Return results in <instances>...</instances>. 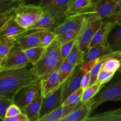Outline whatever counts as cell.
I'll return each mask as SVG.
<instances>
[{
    "mask_svg": "<svg viewBox=\"0 0 121 121\" xmlns=\"http://www.w3.org/2000/svg\"><path fill=\"white\" fill-rule=\"evenodd\" d=\"M76 67L70 63L66 59L62 60L58 69L61 83H63L72 74L75 70Z\"/></svg>",
    "mask_w": 121,
    "mask_h": 121,
    "instance_id": "28",
    "label": "cell"
},
{
    "mask_svg": "<svg viewBox=\"0 0 121 121\" xmlns=\"http://www.w3.org/2000/svg\"><path fill=\"white\" fill-rule=\"evenodd\" d=\"M118 2L119 0H92V5L83 15L111 20L117 13Z\"/></svg>",
    "mask_w": 121,
    "mask_h": 121,
    "instance_id": "5",
    "label": "cell"
},
{
    "mask_svg": "<svg viewBox=\"0 0 121 121\" xmlns=\"http://www.w3.org/2000/svg\"><path fill=\"white\" fill-rule=\"evenodd\" d=\"M14 103V100L8 98L0 96V119L4 121L7 108L11 104Z\"/></svg>",
    "mask_w": 121,
    "mask_h": 121,
    "instance_id": "33",
    "label": "cell"
},
{
    "mask_svg": "<svg viewBox=\"0 0 121 121\" xmlns=\"http://www.w3.org/2000/svg\"><path fill=\"white\" fill-rule=\"evenodd\" d=\"M77 37L73 39V40H70V41H68V42H66L65 43L61 44V55L63 60V59H65L67 57L68 54H69L70 51L72 50V49L73 47V46H74V44L76 42Z\"/></svg>",
    "mask_w": 121,
    "mask_h": 121,
    "instance_id": "36",
    "label": "cell"
},
{
    "mask_svg": "<svg viewBox=\"0 0 121 121\" xmlns=\"http://www.w3.org/2000/svg\"><path fill=\"white\" fill-rule=\"evenodd\" d=\"M92 4V0H70L67 17L83 15Z\"/></svg>",
    "mask_w": 121,
    "mask_h": 121,
    "instance_id": "21",
    "label": "cell"
},
{
    "mask_svg": "<svg viewBox=\"0 0 121 121\" xmlns=\"http://www.w3.org/2000/svg\"><path fill=\"white\" fill-rule=\"evenodd\" d=\"M85 20V16L83 15L67 17V18L62 22L54 27L52 31L54 32L56 36L69 31H80Z\"/></svg>",
    "mask_w": 121,
    "mask_h": 121,
    "instance_id": "12",
    "label": "cell"
},
{
    "mask_svg": "<svg viewBox=\"0 0 121 121\" xmlns=\"http://www.w3.org/2000/svg\"><path fill=\"white\" fill-rule=\"evenodd\" d=\"M98 59H95V60H90V61H87V62L84 63L83 65H81V69L82 70V71L85 74L87 73V72H89L92 70L93 66L96 65V63L98 61Z\"/></svg>",
    "mask_w": 121,
    "mask_h": 121,
    "instance_id": "40",
    "label": "cell"
},
{
    "mask_svg": "<svg viewBox=\"0 0 121 121\" xmlns=\"http://www.w3.org/2000/svg\"><path fill=\"white\" fill-rule=\"evenodd\" d=\"M79 31H69L66 32L63 34L57 35L56 38L59 40V42L61 44H63L65 43L68 42V41L76 38L79 34Z\"/></svg>",
    "mask_w": 121,
    "mask_h": 121,
    "instance_id": "35",
    "label": "cell"
},
{
    "mask_svg": "<svg viewBox=\"0 0 121 121\" xmlns=\"http://www.w3.org/2000/svg\"><path fill=\"white\" fill-rule=\"evenodd\" d=\"M70 0H40L39 5L44 11L48 12L59 25L67 18Z\"/></svg>",
    "mask_w": 121,
    "mask_h": 121,
    "instance_id": "7",
    "label": "cell"
},
{
    "mask_svg": "<svg viewBox=\"0 0 121 121\" xmlns=\"http://www.w3.org/2000/svg\"><path fill=\"white\" fill-rule=\"evenodd\" d=\"M81 103L80 97L70 104L67 105H61L50 113L40 118L38 121H60L61 118L68 115Z\"/></svg>",
    "mask_w": 121,
    "mask_h": 121,
    "instance_id": "15",
    "label": "cell"
},
{
    "mask_svg": "<svg viewBox=\"0 0 121 121\" xmlns=\"http://www.w3.org/2000/svg\"><path fill=\"white\" fill-rule=\"evenodd\" d=\"M40 39L44 47L47 48L56 38V35L50 30H34Z\"/></svg>",
    "mask_w": 121,
    "mask_h": 121,
    "instance_id": "29",
    "label": "cell"
},
{
    "mask_svg": "<svg viewBox=\"0 0 121 121\" xmlns=\"http://www.w3.org/2000/svg\"><path fill=\"white\" fill-rule=\"evenodd\" d=\"M40 92V85L39 82L26 85L18 91L13 99L14 103L22 110Z\"/></svg>",
    "mask_w": 121,
    "mask_h": 121,
    "instance_id": "9",
    "label": "cell"
},
{
    "mask_svg": "<svg viewBox=\"0 0 121 121\" xmlns=\"http://www.w3.org/2000/svg\"><path fill=\"white\" fill-rule=\"evenodd\" d=\"M23 3L21 0H0V17L13 13L18 7Z\"/></svg>",
    "mask_w": 121,
    "mask_h": 121,
    "instance_id": "25",
    "label": "cell"
},
{
    "mask_svg": "<svg viewBox=\"0 0 121 121\" xmlns=\"http://www.w3.org/2000/svg\"><path fill=\"white\" fill-rule=\"evenodd\" d=\"M39 82L27 67L0 70V96L13 100L18 91L26 85Z\"/></svg>",
    "mask_w": 121,
    "mask_h": 121,
    "instance_id": "1",
    "label": "cell"
},
{
    "mask_svg": "<svg viewBox=\"0 0 121 121\" xmlns=\"http://www.w3.org/2000/svg\"><path fill=\"white\" fill-rule=\"evenodd\" d=\"M27 31L26 28L21 27L16 21L14 17V14L7 21L0 30V39L9 38L15 39L18 38Z\"/></svg>",
    "mask_w": 121,
    "mask_h": 121,
    "instance_id": "14",
    "label": "cell"
},
{
    "mask_svg": "<svg viewBox=\"0 0 121 121\" xmlns=\"http://www.w3.org/2000/svg\"><path fill=\"white\" fill-rule=\"evenodd\" d=\"M17 43L23 50L34 47H44L34 30H28L17 39Z\"/></svg>",
    "mask_w": 121,
    "mask_h": 121,
    "instance_id": "20",
    "label": "cell"
},
{
    "mask_svg": "<svg viewBox=\"0 0 121 121\" xmlns=\"http://www.w3.org/2000/svg\"><path fill=\"white\" fill-rule=\"evenodd\" d=\"M4 121H30L26 113L21 112L20 114L15 116V117L5 118Z\"/></svg>",
    "mask_w": 121,
    "mask_h": 121,
    "instance_id": "41",
    "label": "cell"
},
{
    "mask_svg": "<svg viewBox=\"0 0 121 121\" xmlns=\"http://www.w3.org/2000/svg\"><path fill=\"white\" fill-rule=\"evenodd\" d=\"M22 112V110L14 103L11 104L7 108L5 113V118L15 117Z\"/></svg>",
    "mask_w": 121,
    "mask_h": 121,
    "instance_id": "38",
    "label": "cell"
},
{
    "mask_svg": "<svg viewBox=\"0 0 121 121\" xmlns=\"http://www.w3.org/2000/svg\"><path fill=\"white\" fill-rule=\"evenodd\" d=\"M118 100H121V79L105 89L96 98H94L91 108V116L102 104L106 102Z\"/></svg>",
    "mask_w": 121,
    "mask_h": 121,
    "instance_id": "8",
    "label": "cell"
},
{
    "mask_svg": "<svg viewBox=\"0 0 121 121\" xmlns=\"http://www.w3.org/2000/svg\"><path fill=\"white\" fill-rule=\"evenodd\" d=\"M85 16V21L78 34L76 41L85 54L89 48L91 41L100 27L103 20L93 16Z\"/></svg>",
    "mask_w": 121,
    "mask_h": 121,
    "instance_id": "4",
    "label": "cell"
},
{
    "mask_svg": "<svg viewBox=\"0 0 121 121\" xmlns=\"http://www.w3.org/2000/svg\"><path fill=\"white\" fill-rule=\"evenodd\" d=\"M115 73L108 72L105 70L101 69L97 76L96 82L99 83L102 85H104L109 82L115 75Z\"/></svg>",
    "mask_w": 121,
    "mask_h": 121,
    "instance_id": "34",
    "label": "cell"
},
{
    "mask_svg": "<svg viewBox=\"0 0 121 121\" xmlns=\"http://www.w3.org/2000/svg\"><path fill=\"white\" fill-rule=\"evenodd\" d=\"M85 73L81 69V65L77 66L74 72L62 84V102L73 92L80 87L82 78Z\"/></svg>",
    "mask_w": 121,
    "mask_h": 121,
    "instance_id": "10",
    "label": "cell"
},
{
    "mask_svg": "<svg viewBox=\"0 0 121 121\" xmlns=\"http://www.w3.org/2000/svg\"><path fill=\"white\" fill-rule=\"evenodd\" d=\"M85 54V53L82 50L76 41L66 59L70 63L75 67H77L84 63Z\"/></svg>",
    "mask_w": 121,
    "mask_h": 121,
    "instance_id": "24",
    "label": "cell"
},
{
    "mask_svg": "<svg viewBox=\"0 0 121 121\" xmlns=\"http://www.w3.org/2000/svg\"><path fill=\"white\" fill-rule=\"evenodd\" d=\"M31 65H34L41 59L46 51L45 47H34L24 50Z\"/></svg>",
    "mask_w": 121,
    "mask_h": 121,
    "instance_id": "26",
    "label": "cell"
},
{
    "mask_svg": "<svg viewBox=\"0 0 121 121\" xmlns=\"http://www.w3.org/2000/svg\"><path fill=\"white\" fill-rule=\"evenodd\" d=\"M44 10L39 5L23 3L14 11L15 21L22 27L28 30L41 16Z\"/></svg>",
    "mask_w": 121,
    "mask_h": 121,
    "instance_id": "3",
    "label": "cell"
},
{
    "mask_svg": "<svg viewBox=\"0 0 121 121\" xmlns=\"http://www.w3.org/2000/svg\"><path fill=\"white\" fill-rule=\"evenodd\" d=\"M94 98L79 104L72 112L60 119V121H85L91 116V108Z\"/></svg>",
    "mask_w": 121,
    "mask_h": 121,
    "instance_id": "13",
    "label": "cell"
},
{
    "mask_svg": "<svg viewBox=\"0 0 121 121\" xmlns=\"http://www.w3.org/2000/svg\"><path fill=\"white\" fill-rule=\"evenodd\" d=\"M62 84L60 82L59 70H56L51 73L46 80L40 83V93L43 97L44 98L48 94L54 92Z\"/></svg>",
    "mask_w": 121,
    "mask_h": 121,
    "instance_id": "16",
    "label": "cell"
},
{
    "mask_svg": "<svg viewBox=\"0 0 121 121\" xmlns=\"http://www.w3.org/2000/svg\"><path fill=\"white\" fill-rule=\"evenodd\" d=\"M115 26V24L111 20H103L100 27L96 32L91 41L89 47L94 46L95 45L100 43L108 41L109 34Z\"/></svg>",
    "mask_w": 121,
    "mask_h": 121,
    "instance_id": "17",
    "label": "cell"
},
{
    "mask_svg": "<svg viewBox=\"0 0 121 121\" xmlns=\"http://www.w3.org/2000/svg\"><path fill=\"white\" fill-rule=\"evenodd\" d=\"M61 44L56 38L46 48L42 57L31 68L39 83L46 80L52 72L59 69L63 59L61 55Z\"/></svg>",
    "mask_w": 121,
    "mask_h": 121,
    "instance_id": "2",
    "label": "cell"
},
{
    "mask_svg": "<svg viewBox=\"0 0 121 121\" xmlns=\"http://www.w3.org/2000/svg\"><path fill=\"white\" fill-rule=\"evenodd\" d=\"M121 11V0H119L118 7H117V13H116V14H118V13H120Z\"/></svg>",
    "mask_w": 121,
    "mask_h": 121,
    "instance_id": "44",
    "label": "cell"
},
{
    "mask_svg": "<svg viewBox=\"0 0 121 121\" xmlns=\"http://www.w3.org/2000/svg\"><path fill=\"white\" fill-rule=\"evenodd\" d=\"M83 92V90L82 88L78 89L77 91H76L75 92H73L72 94L70 95L67 98H66V100L63 102V103L62 104V105H67L69 104H70L71 103L73 102L75 100H76L77 99H79V98H80L82 95Z\"/></svg>",
    "mask_w": 121,
    "mask_h": 121,
    "instance_id": "37",
    "label": "cell"
},
{
    "mask_svg": "<svg viewBox=\"0 0 121 121\" xmlns=\"http://www.w3.org/2000/svg\"><path fill=\"white\" fill-rule=\"evenodd\" d=\"M112 112L115 114L117 115H121V108L119 109H117L114 110V111H112Z\"/></svg>",
    "mask_w": 121,
    "mask_h": 121,
    "instance_id": "45",
    "label": "cell"
},
{
    "mask_svg": "<svg viewBox=\"0 0 121 121\" xmlns=\"http://www.w3.org/2000/svg\"><path fill=\"white\" fill-rule=\"evenodd\" d=\"M118 71H119V72H120L121 73V66L120 69H119V70H118Z\"/></svg>",
    "mask_w": 121,
    "mask_h": 121,
    "instance_id": "48",
    "label": "cell"
},
{
    "mask_svg": "<svg viewBox=\"0 0 121 121\" xmlns=\"http://www.w3.org/2000/svg\"><path fill=\"white\" fill-rule=\"evenodd\" d=\"M30 65H31V64L27 58L24 50L17 43L7 56L2 60L0 70L22 68L28 67Z\"/></svg>",
    "mask_w": 121,
    "mask_h": 121,
    "instance_id": "6",
    "label": "cell"
},
{
    "mask_svg": "<svg viewBox=\"0 0 121 121\" xmlns=\"http://www.w3.org/2000/svg\"><path fill=\"white\" fill-rule=\"evenodd\" d=\"M111 20L113 21L115 24L121 26V13H118L113 15L111 18Z\"/></svg>",
    "mask_w": 121,
    "mask_h": 121,
    "instance_id": "42",
    "label": "cell"
},
{
    "mask_svg": "<svg viewBox=\"0 0 121 121\" xmlns=\"http://www.w3.org/2000/svg\"><path fill=\"white\" fill-rule=\"evenodd\" d=\"M121 66V60L116 57H110L105 60L102 69L108 72L116 73Z\"/></svg>",
    "mask_w": 121,
    "mask_h": 121,
    "instance_id": "32",
    "label": "cell"
},
{
    "mask_svg": "<svg viewBox=\"0 0 121 121\" xmlns=\"http://www.w3.org/2000/svg\"><path fill=\"white\" fill-rule=\"evenodd\" d=\"M57 26L56 22L50 14L46 11L38 19L34 25L31 26L28 30H52Z\"/></svg>",
    "mask_w": 121,
    "mask_h": 121,
    "instance_id": "22",
    "label": "cell"
},
{
    "mask_svg": "<svg viewBox=\"0 0 121 121\" xmlns=\"http://www.w3.org/2000/svg\"><path fill=\"white\" fill-rule=\"evenodd\" d=\"M13 14H14V13H12V14H9V15H6V16L0 17V30H1L2 27L4 26V25L7 22V21L11 17L12 15H13Z\"/></svg>",
    "mask_w": 121,
    "mask_h": 121,
    "instance_id": "43",
    "label": "cell"
},
{
    "mask_svg": "<svg viewBox=\"0 0 121 121\" xmlns=\"http://www.w3.org/2000/svg\"><path fill=\"white\" fill-rule=\"evenodd\" d=\"M17 43V39L9 38L0 39V59L2 60L4 59Z\"/></svg>",
    "mask_w": 121,
    "mask_h": 121,
    "instance_id": "27",
    "label": "cell"
},
{
    "mask_svg": "<svg viewBox=\"0 0 121 121\" xmlns=\"http://www.w3.org/2000/svg\"><path fill=\"white\" fill-rule=\"evenodd\" d=\"M112 52H113L110 48L108 41L97 44L88 48L85 54L84 63L98 59Z\"/></svg>",
    "mask_w": 121,
    "mask_h": 121,
    "instance_id": "18",
    "label": "cell"
},
{
    "mask_svg": "<svg viewBox=\"0 0 121 121\" xmlns=\"http://www.w3.org/2000/svg\"><path fill=\"white\" fill-rule=\"evenodd\" d=\"M104 85L96 82L92 85H90L87 88L85 89L81 96V102L82 103L91 100L97 94L99 90L101 89Z\"/></svg>",
    "mask_w": 121,
    "mask_h": 121,
    "instance_id": "31",
    "label": "cell"
},
{
    "mask_svg": "<svg viewBox=\"0 0 121 121\" xmlns=\"http://www.w3.org/2000/svg\"><path fill=\"white\" fill-rule=\"evenodd\" d=\"M91 73L89 72L84 74L81 80V83H80V88H82L84 91L91 85Z\"/></svg>",
    "mask_w": 121,
    "mask_h": 121,
    "instance_id": "39",
    "label": "cell"
},
{
    "mask_svg": "<svg viewBox=\"0 0 121 121\" xmlns=\"http://www.w3.org/2000/svg\"><path fill=\"white\" fill-rule=\"evenodd\" d=\"M121 13V12H120V13Z\"/></svg>",
    "mask_w": 121,
    "mask_h": 121,
    "instance_id": "50",
    "label": "cell"
},
{
    "mask_svg": "<svg viewBox=\"0 0 121 121\" xmlns=\"http://www.w3.org/2000/svg\"><path fill=\"white\" fill-rule=\"evenodd\" d=\"M2 59H0V65H1V63H2Z\"/></svg>",
    "mask_w": 121,
    "mask_h": 121,
    "instance_id": "47",
    "label": "cell"
},
{
    "mask_svg": "<svg viewBox=\"0 0 121 121\" xmlns=\"http://www.w3.org/2000/svg\"><path fill=\"white\" fill-rule=\"evenodd\" d=\"M110 48L113 52H121V26L115 24L108 38Z\"/></svg>",
    "mask_w": 121,
    "mask_h": 121,
    "instance_id": "23",
    "label": "cell"
},
{
    "mask_svg": "<svg viewBox=\"0 0 121 121\" xmlns=\"http://www.w3.org/2000/svg\"><path fill=\"white\" fill-rule=\"evenodd\" d=\"M24 3H27V2H30V1H34V0H21Z\"/></svg>",
    "mask_w": 121,
    "mask_h": 121,
    "instance_id": "46",
    "label": "cell"
},
{
    "mask_svg": "<svg viewBox=\"0 0 121 121\" xmlns=\"http://www.w3.org/2000/svg\"><path fill=\"white\" fill-rule=\"evenodd\" d=\"M43 99V97L40 92L37 96L22 110V112L27 115L30 121H39Z\"/></svg>",
    "mask_w": 121,
    "mask_h": 121,
    "instance_id": "19",
    "label": "cell"
},
{
    "mask_svg": "<svg viewBox=\"0 0 121 121\" xmlns=\"http://www.w3.org/2000/svg\"><path fill=\"white\" fill-rule=\"evenodd\" d=\"M0 70H1V65H0Z\"/></svg>",
    "mask_w": 121,
    "mask_h": 121,
    "instance_id": "49",
    "label": "cell"
},
{
    "mask_svg": "<svg viewBox=\"0 0 121 121\" xmlns=\"http://www.w3.org/2000/svg\"><path fill=\"white\" fill-rule=\"evenodd\" d=\"M85 121H121V115L115 114L112 111H108L88 117Z\"/></svg>",
    "mask_w": 121,
    "mask_h": 121,
    "instance_id": "30",
    "label": "cell"
},
{
    "mask_svg": "<svg viewBox=\"0 0 121 121\" xmlns=\"http://www.w3.org/2000/svg\"><path fill=\"white\" fill-rule=\"evenodd\" d=\"M62 85L54 92L43 98L40 111V118L50 113L62 105ZM39 118V119H40Z\"/></svg>",
    "mask_w": 121,
    "mask_h": 121,
    "instance_id": "11",
    "label": "cell"
}]
</instances>
